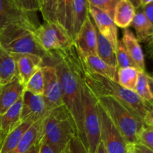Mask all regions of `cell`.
Wrapping results in <instances>:
<instances>
[{"mask_svg":"<svg viewBox=\"0 0 153 153\" xmlns=\"http://www.w3.org/2000/svg\"><path fill=\"white\" fill-rule=\"evenodd\" d=\"M39 147H40V143H39V144H37V145H36L34 147H33L32 149H31V150L28 151V152L27 153H38Z\"/></svg>","mask_w":153,"mask_h":153,"instance_id":"obj_46","label":"cell"},{"mask_svg":"<svg viewBox=\"0 0 153 153\" xmlns=\"http://www.w3.org/2000/svg\"><path fill=\"white\" fill-rule=\"evenodd\" d=\"M128 145L138 143L137 135L144 123L123 103L111 97H96Z\"/></svg>","mask_w":153,"mask_h":153,"instance_id":"obj_4","label":"cell"},{"mask_svg":"<svg viewBox=\"0 0 153 153\" xmlns=\"http://www.w3.org/2000/svg\"><path fill=\"white\" fill-rule=\"evenodd\" d=\"M145 49H146V53L147 56L153 60V37L150 41L146 43Z\"/></svg>","mask_w":153,"mask_h":153,"instance_id":"obj_40","label":"cell"},{"mask_svg":"<svg viewBox=\"0 0 153 153\" xmlns=\"http://www.w3.org/2000/svg\"><path fill=\"white\" fill-rule=\"evenodd\" d=\"M25 91L39 96L43 95L44 91V77L42 67L39 69L28 80L25 85Z\"/></svg>","mask_w":153,"mask_h":153,"instance_id":"obj_29","label":"cell"},{"mask_svg":"<svg viewBox=\"0 0 153 153\" xmlns=\"http://www.w3.org/2000/svg\"><path fill=\"white\" fill-rule=\"evenodd\" d=\"M34 34L46 52L66 49L74 43L68 32L58 22H43Z\"/></svg>","mask_w":153,"mask_h":153,"instance_id":"obj_7","label":"cell"},{"mask_svg":"<svg viewBox=\"0 0 153 153\" xmlns=\"http://www.w3.org/2000/svg\"><path fill=\"white\" fill-rule=\"evenodd\" d=\"M12 55L16 61L18 76L25 87L31 76L43 67V58L31 54Z\"/></svg>","mask_w":153,"mask_h":153,"instance_id":"obj_15","label":"cell"},{"mask_svg":"<svg viewBox=\"0 0 153 153\" xmlns=\"http://www.w3.org/2000/svg\"><path fill=\"white\" fill-rule=\"evenodd\" d=\"M84 131L89 153H96L100 141V120L97 100L91 92L84 79Z\"/></svg>","mask_w":153,"mask_h":153,"instance_id":"obj_6","label":"cell"},{"mask_svg":"<svg viewBox=\"0 0 153 153\" xmlns=\"http://www.w3.org/2000/svg\"><path fill=\"white\" fill-rule=\"evenodd\" d=\"M97 55L105 62L117 69L116 51L106 37L97 31Z\"/></svg>","mask_w":153,"mask_h":153,"instance_id":"obj_24","label":"cell"},{"mask_svg":"<svg viewBox=\"0 0 153 153\" xmlns=\"http://www.w3.org/2000/svg\"><path fill=\"white\" fill-rule=\"evenodd\" d=\"M140 8L143 9V12L145 13L146 16H147L149 20L150 21L151 23H152L153 25V2L147 4V5H146L145 7H140Z\"/></svg>","mask_w":153,"mask_h":153,"instance_id":"obj_38","label":"cell"},{"mask_svg":"<svg viewBox=\"0 0 153 153\" xmlns=\"http://www.w3.org/2000/svg\"><path fill=\"white\" fill-rule=\"evenodd\" d=\"M74 44L81 56L97 55V30L90 14L76 34Z\"/></svg>","mask_w":153,"mask_h":153,"instance_id":"obj_12","label":"cell"},{"mask_svg":"<svg viewBox=\"0 0 153 153\" xmlns=\"http://www.w3.org/2000/svg\"><path fill=\"white\" fill-rule=\"evenodd\" d=\"M9 25H17L35 31L39 24L35 13L27 12L13 0H0V30Z\"/></svg>","mask_w":153,"mask_h":153,"instance_id":"obj_8","label":"cell"},{"mask_svg":"<svg viewBox=\"0 0 153 153\" xmlns=\"http://www.w3.org/2000/svg\"><path fill=\"white\" fill-rule=\"evenodd\" d=\"M96 153H108L105 147V146L103 145V143H102L101 141H100V144H99L98 147H97Z\"/></svg>","mask_w":153,"mask_h":153,"instance_id":"obj_41","label":"cell"},{"mask_svg":"<svg viewBox=\"0 0 153 153\" xmlns=\"http://www.w3.org/2000/svg\"><path fill=\"white\" fill-rule=\"evenodd\" d=\"M0 47L11 55L31 54L43 58L48 52L42 48L34 31L17 25H9L0 31Z\"/></svg>","mask_w":153,"mask_h":153,"instance_id":"obj_5","label":"cell"},{"mask_svg":"<svg viewBox=\"0 0 153 153\" xmlns=\"http://www.w3.org/2000/svg\"><path fill=\"white\" fill-rule=\"evenodd\" d=\"M43 120L31 124L24 133L16 148L10 153H27L36 145L39 144L43 137Z\"/></svg>","mask_w":153,"mask_h":153,"instance_id":"obj_16","label":"cell"},{"mask_svg":"<svg viewBox=\"0 0 153 153\" xmlns=\"http://www.w3.org/2000/svg\"><path fill=\"white\" fill-rule=\"evenodd\" d=\"M143 123L146 125L153 127V108L147 112L144 118V120H143Z\"/></svg>","mask_w":153,"mask_h":153,"instance_id":"obj_39","label":"cell"},{"mask_svg":"<svg viewBox=\"0 0 153 153\" xmlns=\"http://www.w3.org/2000/svg\"><path fill=\"white\" fill-rule=\"evenodd\" d=\"M138 143L153 150V127L144 124L137 135Z\"/></svg>","mask_w":153,"mask_h":153,"instance_id":"obj_33","label":"cell"},{"mask_svg":"<svg viewBox=\"0 0 153 153\" xmlns=\"http://www.w3.org/2000/svg\"><path fill=\"white\" fill-rule=\"evenodd\" d=\"M100 120V140L108 153H127L128 145L97 102Z\"/></svg>","mask_w":153,"mask_h":153,"instance_id":"obj_9","label":"cell"},{"mask_svg":"<svg viewBox=\"0 0 153 153\" xmlns=\"http://www.w3.org/2000/svg\"><path fill=\"white\" fill-rule=\"evenodd\" d=\"M134 91L141 100L153 105V96L148 82L146 72H139Z\"/></svg>","mask_w":153,"mask_h":153,"instance_id":"obj_28","label":"cell"},{"mask_svg":"<svg viewBox=\"0 0 153 153\" xmlns=\"http://www.w3.org/2000/svg\"><path fill=\"white\" fill-rule=\"evenodd\" d=\"M136 9L129 0H119L114 13V22L117 27L128 28L134 17Z\"/></svg>","mask_w":153,"mask_h":153,"instance_id":"obj_20","label":"cell"},{"mask_svg":"<svg viewBox=\"0 0 153 153\" xmlns=\"http://www.w3.org/2000/svg\"><path fill=\"white\" fill-rule=\"evenodd\" d=\"M122 40L137 70L140 72H146L144 55L135 35L130 29L125 28Z\"/></svg>","mask_w":153,"mask_h":153,"instance_id":"obj_17","label":"cell"},{"mask_svg":"<svg viewBox=\"0 0 153 153\" xmlns=\"http://www.w3.org/2000/svg\"><path fill=\"white\" fill-rule=\"evenodd\" d=\"M81 58L85 69L117 82V69L108 64L98 55L81 56Z\"/></svg>","mask_w":153,"mask_h":153,"instance_id":"obj_18","label":"cell"},{"mask_svg":"<svg viewBox=\"0 0 153 153\" xmlns=\"http://www.w3.org/2000/svg\"><path fill=\"white\" fill-rule=\"evenodd\" d=\"M116 58L117 62V69L126 68V67H135L132 59L128 54V50L124 44L122 39L118 40L116 48Z\"/></svg>","mask_w":153,"mask_h":153,"instance_id":"obj_30","label":"cell"},{"mask_svg":"<svg viewBox=\"0 0 153 153\" xmlns=\"http://www.w3.org/2000/svg\"><path fill=\"white\" fill-rule=\"evenodd\" d=\"M25 91V85L16 76L11 81L0 85V115H2L13 106Z\"/></svg>","mask_w":153,"mask_h":153,"instance_id":"obj_14","label":"cell"},{"mask_svg":"<svg viewBox=\"0 0 153 153\" xmlns=\"http://www.w3.org/2000/svg\"><path fill=\"white\" fill-rule=\"evenodd\" d=\"M76 136V124L64 105L51 110L43 120L42 139L57 153H71L72 140Z\"/></svg>","mask_w":153,"mask_h":153,"instance_id":"obj_3","label":"cell"},{"mask_svg":"<svg viewBox=\"0 0 153 153\" xmlns=\"http://www.w3.org/2000/svg\"><path fill=\"white\" fill-rule=\"evenodd\" d=\"M22 103V97L4 114L0 115V128L6 136L22 123L21 121Z\"/></svg>","mask_w":153,"mask_h":153,"instance_id":"obj_22","label":"cell"},{"mask_svg":"<svg viewBox=\"0 0 153 153\" xmlns=\"http://www.w3.org/2000/svg\"><path fill=\"white\" fill-rule=\"evenodd\" d=\"M84 79L88 88L96 97H113L135 114L143 122L147 112L153 108L152 105L141 100L135 91L123 88L116 81L92 73L85 67Z\"/></svg>","mask_w":153,"mask_h":153,"instance_id":"obj_2","label":"cell"},{"mask_svg":"<svg viewBox=\"0 0 153 153\" xmlns=\"http://www.w3.org/2000/svg\"><path fill=\"white\" fill-rule=\"evenodd\" d=\"M71 153H89L86 146L78 136H76L72 140Z\"/></svg>","mask_w":153,"mask_h":153,"instance_id":"obj_35","label":"cell"},{"mask_svg":"<svg viewBox=\"0 0 153 153\" xmlns=\"http://www.w3.org/2000/svg\"><path fill=\"white\" fill-rule=\"evenodd\" d=\"M0 31H1V30H0Z\"/></svg>","mask_w":153,"mask_h":153,"instance_id":"obj_49","label":"cell"},{"mask_svg":"<svg viewBox=\"0 0 153 153\" xmlns=\"http://www.w3.org/2000/svg\"><path fill=\"white\" fill-rule=\"evenodd\" d=\"M88 16L89 3L88 0H73V16L74 40L76 34Z\"/></svg>","mask_w":153,"mask_h":153,"instance_id":"obj_26","label":"cell"},{"mask_svg":"<svg viewBox=\"0 0 153 153\" xmlns=\"http://www.w3.org/2000/svg\"><path fill=\"white\" fill-rule=\"evenodd\" d=\"M127 153H132V152H131V150L129 149V148L128 149V152H127Z\"/></svg>","mask_w":153,"mask_h":153,"instance_id":"obj_47","label":"cell"},{"mask_svg":"<svg viewBox=\"0 0 153 153\" xmlns=\"http://www.w3.org/2000/svg\"><path fill=\"white\" fill-rule=\"evenodd\" d=\"M152 2H153V0H141V1H140V7H145L146 5H147V4H150V3ZM140 7H139V8H140Z\"/></svg>","mask_w":153,"mask_h":153,"instance_id":"obj_44","label":"cell"},{"mask_svg":"<svg viewBox=\"0 0 153 153\" xmlns=\"http://www.w3.org/2000/svg\"><path fill=\"white\" fill-rule=\"evenodd\" d=\"M89 5L105 12L113 19L114 9L119 0H88Z\"/></svg>","mask_w":153,"mask_h":153,"instance_id":"obj_32","label":"cell"},{"mask_svg":"<svg viewBox=\"0 0 153 153\" xmlns=\"http://www.w3.org/2000/svg\"><path fill=\"white\" fill-rule=\"evenodd\" d=\"M16 76L18 73L14 58L0 47V85L7 83Z\"/></svg>","mask_w":153,"mask_h":153,"instance_id":"obj_23","label":"cell"},{"mask_svg":"<svg viewBox=\"0 0 153 153\" xmlns=\"http://www.w3.org/2000/svg\"><path fill=\"white\" fill-rule=\"evenodd\" d=\"M43 65L56 69L62 85L64 105L73 117L78 137L87 148L84 131V67L74 43L66 49L48 52L43 58Z\"/></svg>","mask_w":153,"mask_h":153,"instance_id":"obj_1","label":"cell"},{"mask_svg":"<svg viewBox=\"0 0 153 153\" xmlns=\"http://www.w3.org/2000/svg\"><path fill=\"white\" fill-rule=\"evenodd\" d=\"M22 10L31 13L40 11V0H13Z\"/></svg>","mask_w":153,"mask_h":153,"instance_id":"obj_34","label":"cell"},{"mask_svg":"<svg viewBox=\"0 0 153 153\" xmlns=\"http://www.w3.org/2000/svg\"><path fill=\"white\" fill-rule=\"evenodd\" d=\"M40 11L44 22H57V0H40Z\"/></svg>","mask_w":153,"mask_h":153,"instance_id":"obj_31","label":"cell"},{"mask_svg":"<svg viewBox=\"0 0 153 153\" xmlns=\"http://www.w3.org/2000/svg\"><path fill=\"white\" fill-rule=\"evenodd\" d=\"M146 77H147V80L148 82H149V87H150L151 92H152L153 96V78L151 76V75L148 74L147 73H146Z\"/></svg>","mask_w":153,"mask_h":153,"instance_id":"obj_43","label":"cell"},{"mask_svg":"<svg viewBox=\"0 0 153 153\" xmlns=\"http://www.w3.org/2000/svg\"><path fill=\"white\" fill-rule=\"evenodd\" d=\"M139 70L135 67H126L117 69V82L126 89L135 91Z\"/></svg>","mask_w":153,"mask_h":153,"instance_id":"obj_27","label":"cell"},{"mask_svg":"<svg viewBox=\"0 0 153 153\" xmlns=\"http://www.w3.org/2000/svg\"><path fill=\"white\" fill-rule=\"evenodd\" d=\"M50 110L43 96L33 94L25 91L22 96V109H21V121L35 123L44 119Z\"/></svg>","mask_w":153,"mask_h":153,"instance_id":"obj_11","label":"cell"},{"mask_svg":"<svg viewBox=\"0 0 153 153\" xmlns=\"http://www.w3.org/2000/svg\"><path fill=\"white\" fill-rule=\"evenodd\" d=\"M44 77V91L43 97L49 110L64 105L63 89L56 69L52 66L42 67Z\"/></svg>","mask_w":153,"mask_h":153,"instance_id":"obj_10","label":"cell"},{"mask_svg":"<svg viewBox=\"0 0 153 153\" xmlns=\"http://www.w3.org/2000/svg\"><path fill=\"white\" fill-rule=\"evenodd\" d=\"M151 76H152V77L153 78V73H152V75H151Z\"/></svg>","mask_w":153,"mask_h":153,"instance_id":"obj_48","label":"cell"},{"mask_svg":"<svg viewBox=\"0 0 153 153\" xmlns=\"http://www.w3.org/2000/svg\"><path fill=\"white\" fill-rule=\"evenodd\" d=\"M129 1L132 3L133 5L134 6L136 10L140 7V1H141V0H129Z\"/></svg>","mask_w":153,"mask_h":153,"instance_id":"obj_45","label":"cell"},{"mask_svg":"<svg viewBox=\"0 0 153 153\" xmlns=\"http://www.w3.org/2000/svg\"><path fill=\"white\" fill-rule=\"evenodd\" d=\"M89 14L96 24L97 31L108 39L116 51L117 38V26L114 19L108 13L94 6L89 5Z\"/></svg>","mask_w":153,"mask_h":153,"instance_id":"obj_13","label":"cell"},{"mask_svg":"<svg viewBox=\"0 0 153 153\" xmlns=\"http://www.w3.org/2000/svg\"><path fill=\"white\" fill-rule=\"evenodd\" d=\"M73 0H57V22L68 32L74 41Z\"/></svg>","mask_w":153,"mask_h":153,"instance_id":"obj_21","label":"cell"},{"mask_svg":"<svg viewBox=\"0 0 153 153\" xmlns=\"http://www.w3.org/2000/svg\"><path fill=\"white\" fill-rule=\"evenodd\" d=\"M5 137H6V135L4 134V132L1 131V128H0V152H1V148H2L3 143H4Z\"/></svg>","mask_w":153,"mask_h":153,"instance_id":"obj_42","label":"cell"},{"mask_svg":"<svg viewBox=\"0 0 153 153\" xmlns=\"http://www.w3.org/2000/svg\"><path fill=\"white\" fill-rule=\"evenodd\" d=\"M32 123H34L28 122V121L22 122L14 129L12 130L10 132H9L5 137L0 153L11 152L16 148V146H17V144L19 143L20 139L22 138L24 133L31 126Z\"/></svg>","mask_w":153,"mask_h":153,"instance_id":"obj_25","label":"cell"},{"mask_svg":"<svg viewBox=\"0 0 153 153\" xmlns=\"http://www.w3.org/2000/svg\"><path fill=\"white\" fill-rule=\"evenodd\" d=\"M128 148L131 150L132 153H153L152 149L146 147L140 143H134L132 145H128Z\"/></svg>","mask_w":153,"mask_h":153,"instance_id":"obj_36","label":"cell"},{"mask_svg":"<svg viewBox=\"0 0 153 153\" xmlns=\"http://www.w3.org/2000/svg\"><path fill=\"white\" fill-rule=\"evenodd\" d=\"M38 153H57L52 149V146H49L43 139H41L40 143Z\"/></svg>","mask_w":153,"mask_h":153,"instance_id":"obj_37","label":"cell"},{"mask_svg":"<svg viewBox=\"0 0 153 153\" xmlns=\"http://www.w3.org/2000/svg\"><path fill=\"white\" fill-rule=\"evenodd\" d=\"M130 26L136 31V38L141 43H147L153 37V25L146 16L143 9L136 10L135 15Z\"/></svg>","mask_w":153,"mask_h":153,"instance_id":"obj_19","label":"cell"}]
</instances>
